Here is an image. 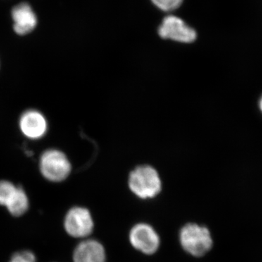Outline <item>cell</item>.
Here are the masks:
<instances>
[{
	"mask_svg": "<svg viewBox=\"0 0 262 262\" xmlns=\"http://www.w3.org/2000/svg\"><path fill=\"white\" fill-rule=\"evenodd\" d=\"M128 187L137 198L142 200L152 199L161 192V179L153 167L141 165L131 171Z\"/></svg>",
	"mask_w": 262,
	"mask_h": 262,
	"instance_id": "6da1fadb",
	"label": "cell"
},
{
	"mask_svg": "<svg viewBox=\"0 0 262 262\" xmlns=\"http://www.w3.org/2000/svg\"><path fill=\"white\" fill-rule=\"evenodd\" d=\"M179 241L184 251L194 257L205 256L213 246L209 229L195 223H188L181 229Z\"/></svg>",
	"mask_w": 262,
	"mask_h": 262,
	"instance_id": "7a4b0ae2",
	"label": "cell"
},
{
	"mask_svg": "<svg viewBox=\"0 0 262 262\" xmlns=\"http://www.w3.org/2000/svg\"><path fill=\"white\" fill-rule=\"evenodd\" d=\"M39 166L42 177L53 183L63 182L72 171V165L67 155L58 149L45 151L39 158Z\"/></svg>",
	"mask_w": 262,
	"mask_h": 262,
	"instance_id": "3957f363",
	"label": "cell"
},
{
	"mask_svg": "<svg viewBox=\"0 0 262 262\" xmlns=\"http://www.w3.org/2000/svg\"><path fill=\"white\" fill-rule=\"evenodd\" d=\"M63 227L70 237L87 239L94 229V219L88 208L74 206L66 213Z\"/></svg>",
	"mask_w": 262,
	"mask_h": 262,
	"instance_id": "277c9868",
	"label": "cell"
},
{
	"mask_svg": "<svg viewBox=\"0 0 262 262\" xmlns=\"http://www.w3.org/2000/svg\"><path fill=\"white\" fill-rule=\"evenodd\" d=\"M129 241L136 251L152 255L159 249L160 237L156 230L146 223H139L130 229Z\"/></svg>",
	"mask_w": 262,
	"mask_h": 262,
	"instance_id": "5b68a950",
	"label": "cell"
},
{
	"mask_svg": "<svg viewBox=\"0 0 262 262\" xmlns=\"http://www.w3.org/2000/svg\"><path fill=\"white\" fill-rule=\"evenodd\" d=\"M158 34L163 39L182 43L194 42L198 35L194 29L175 15H168L163 19L158 29Z\"/></svg>",
	"mask_w": 262,
	"mask_h": 262,
	"instance_id": "8992f818",
	"label": "cell"
},
{
	"mask_svg": "<svg viewBox=\"0 0 262 262\" xmlns=\"http://www.w3.org/2000/svg\"><path fill=\"white\" fill-rule=\"evenodd\" d=\"M19 127L24 136L32 140H38L47 134V119L37 110H27L20 117Z\"/></svg>",
	"mask_w": 262,
	"mask_h": 262,
	"instance_id": "52a82bcc",
	"label": "cell"
},
{
	"mask_svg": "<svg viewBox=\"0 0 262 262\" xmlns=\"http://www.w3.org/2000/svg\"><path fill=\"white\" fill-rule=\"evenodd\" d=\"M72 260L73 262H106V250L96 239H84L74 250Z\"/></svg>",
	"mask_w": 262,
	"mask_h": 262,
	"instance_id": "ba28073f",
	"label": "cell"
},
{
	"mask_svg": "<svg viewBox=\"0 0 262 262\" xmlns=\"http://www.w3.org/2000/svg\"><path fill=\"white\" fill-rule=\"evenodd\" d=\"M13 29L18 35H27L35 29L37 18L32 7L28 3L17 5L12 10Z\"/></svg>",
	"mask_w": 262,
	"mask_h": 262,
	"instance_id": "9c48e42d",
	"label": "cell"
},
{
	"mask_svg": "<svg viewBox=\"0 0 262 262\" xmlns=\"http://www.w3.org/2000/svg\"><path fill=\"white\" fill-rule=\"evenodd\" d=\"M30 201L25 189L18 186L15 195L6 207L8 213L14 217H20L27 213L29 210Z\"/></svg>",
	"mask_w": 262,
	"mask_h": 262,
	"instance_id": "30bf717a",
	"label": "cell"
},
{
	"mask_svg": "<svg viewBox=\"0 0 262 262\" xmlns=\"http://www.w3.org/2000/svg\"><path fill=\"white\" fill-rule=\"evenodd\" d=\"M18 185L8 180L0 181V206L6 208L9 204L12 198H13Z\"/></svg>",
	"mask_w": 262,
	"mask_h": 262,
	"instance_id": "8fae6325",
	"label": "cell"
},
{
	"mask_svg": "<svg viewBox=\"0 0 262 262\" xmlns=\"http://www.w3.org/2000/svg\"><path fill=\"white\" fill-rule=\"evenodd\" d=\"M8 262H37L35 253L30 250H21L12 255Z\"/></svg>",
	"mask_w": 262,
	"mask_h": 262,
	"instance_id": "7c38bea8",
	"label": "cell"
},
{
	"mask_svg": "<svg viewBox=\"0 0 262 262\" xmlns=\"http://www.w3.org/2000/svg\"><path fill=\"white\" fill-rule=\"evenodd\" d=\"M153 4L165 12H171L178 9L184 0H151Z\"/></svg>",
	"mask_w": 262,
	"mask_h": 262,
	"instance_id": "4fadbf2b",
	"label": "cell"
},
{
	"mask_svg": "<svg viewBox=\"0 0 262 262\" xmlns=\"http://www.w3.org/2000/svg\"><path fill=\"white\" fill-rule=\"evenodd\" d=\"M258 106H259L260 111L262 113V96L260 98L259 101H258Z\"/></svg>",
	"mask_w": 262,
	"mask_h": 262,
	"instance_id": "5bb4252c",
	"label": "cell"
}]
</instances>
